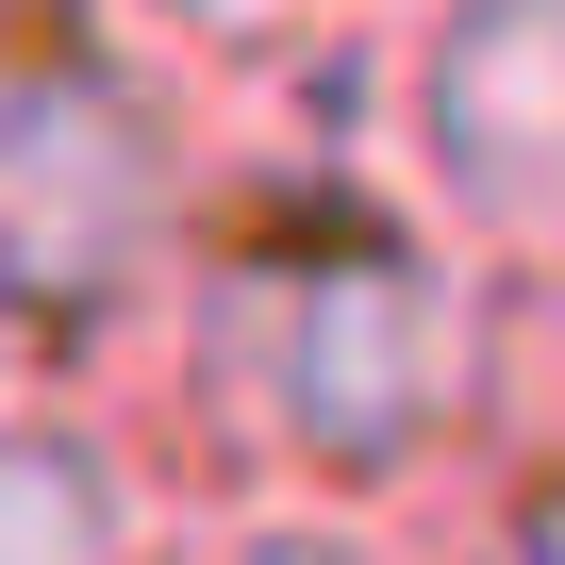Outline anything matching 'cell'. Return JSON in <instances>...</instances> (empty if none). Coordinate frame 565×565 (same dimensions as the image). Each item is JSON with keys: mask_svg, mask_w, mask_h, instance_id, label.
I'll use <instances>...</instances> for the list:
<instances>
[{"mask_svg": "<svg viewBox=\"0 0 565 565\" xmlns=\"http://www.w3.org/2000/svg\"><path fill=\"white\" fill-rule=\"evenodd\" d=\"M134 565H449L433 515L383 499H282V482H167Z\"/></svg>", "mask_w": 565, "mask_h": 565, "instance_id": "obj_6", "label": "cell"}, {"mask_svg": "<svg viewBox=\"0 0 565 565\" xmlns=\"http://www.w3.org/2000/svg\"><path fill=\"white\" fill-rule=\"evenodd\" d=\"M317 150L383 183L482 282L565 266V0H383L350 34Z\"/></svg>", "mask_w": 565, "mask_h": 565, "instance_id": "obj_3", "label": "cell"}, {"mask_svg": "<svg viewBox=\"0 0 565 565\" xmlns=\"http://www.w3.org/2000/svg\"><path fill=\"white\" fill-rule=\"evenodd\" d=\"M100 18L134 51H167L183 84L249 100L266 134H317V100H333V67H350V34L383 0H100Z\"/></svg>", "mask_w": 565, "mask_h": 565, "instance_id": "obj_5", "label": "cell"}, {"mask_svg": "<svg viewBox=\"0 0 565 565\" xmlns=\"http://www.w3.org/2000/svg\"><path fill=\"white\" fill-rule=\"evenodd\" d=\"M167 515V466L100 366L0 350V565H134Z\"/></svg>", "mask_w": 565, "mask_h": 565, "instance_id": "obj_4", "label": "cell"}, {"mask_svg": "<svg viewBox=\"0 0 565 565\" xmlns=\"http://www.w3.org/2000/svg\"><path fill=\"white\" fill-rule=\"evenodd\" d=\"M548 282H482L317 134H266L117 399L167 482H282L449 515L499 466H548Z\"/></svg>", "mask_w": 565, "mask_h": 565, "instance_id": "obj_1", "label": "cell"}, {"mask_svg": "<svg viewBox=\"0 0 565 565\" xmlns=\"http://www.w3.org/2000/svg\"><path fill=\"white\" fill-rule=\"evenodd\" d=\"M249 150L266 117L134 51L100 0H0V350L117 383Z\"/></svg>", "mask_w": 565, "mask_h": 565, "instance_id": "obj_2", "label": "cell"}]
</instances>
